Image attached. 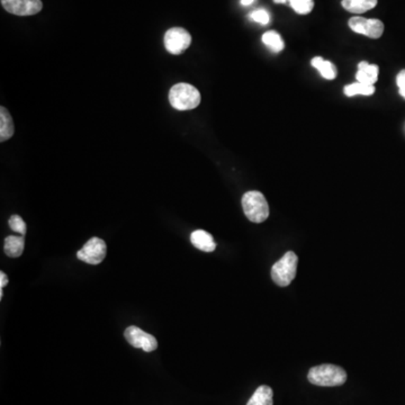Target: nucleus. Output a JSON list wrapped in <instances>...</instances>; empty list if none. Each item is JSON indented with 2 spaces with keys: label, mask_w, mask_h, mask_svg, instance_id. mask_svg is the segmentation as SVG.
<instances>
[{
  "label": "nucleus",
  "mask_w": 405,
  "mask_h": 405,
  "mask_svg": "<svg viewBox=\"0 0 405 405\" xmlns=\"http://www.w3.org/2000/svg\"><path fill=\"white\" fill-rule=\"evenodd\" d=\"M9 228H11L14 232L20 233V235H26V224L23 221V218L18 216H11L8 221Z\"/></svg>",
  "instance_id": "obj_20"
},
{
  "label": "nucleus",
  "mask_w": 405,
  "mask_h": 405,
  "mask_svg": "<svg viewBox=\"0 0 405 405\" xmlns=\"http://www.w3.org/2000/svg\"><path fill=\"white\" fill-rule=\"evenodd\" d=\"M311 65L321 73V76L327 80H333L337 77V68L332 62L325 61L321 56H316L311 61Z\"/></svg>",
  "instance_id": "obj_16"
},
{
  "label": "nucleus",
  "mask_w": 405,
  "mask_h": 405,
  "mask_svg": "<svg viewBox=\"0 0 405 405\" xmlns=\"http://www.w3.org/2000/svg\"><path fill=\"white\" fill-rule=\"evenodd\" d=\"M254 0H241V5L242 6H250L254 3Z\"/></svg>",
  "instance_id": "obj_24"
},
{
  "label": "nucleus",
  "mask_w": 405,
  "mask_h": 405,
  "mask_svg": "<svg viewBox=\"0 0 405 405\" xmlns=\"http://www.w3.org/2000/svg\"><path fill=\"white\" fill-rule=\"evenodd\" d=\"M243 212L254 223H263L269 216V206L263 194L251 190L242 197Z\"/></svg>",
  "instance_id": "obj_3"
},
{
  "label": "nucleus",
  "mask_w": 405,
  "mask_h": 405,
  "mask_svg": "<svg viewBox=\"0 0 405 405\" xmlns=\"http://www.w3.org/2000/svg\"><path fill=\"white\" fill-rule=\"evenodd\" d=\"M263 42L275 54H280L285 48V43L282 41L280 33L275 31L266 32L263 35Z\"/></svg>",
  "instance_id": "obj_17"
},
{
  "label": "nucleus",
  "mask_w": 405,
  "mask_h": 405,
  "mask_svg": "<svg viewBox=\"0 0 405 405\" xmlns=\"http://www.w3.org/2000/svg\"><path fill=\"white\" fill-rule=\"evenodd\" d=\"M169 101L175 109L189 111L201 104V94L192 85L180 82L175 85L169 92Z\"/></svg>",
  "instance_id": "obj_2"
},
{
  "label": "nucleus",
  "mask_w": 405,
  "mask_h": 405,
  "mask_svg": "<svg viewBox=\"0 0 405 405\" xmlns=\"http://www.w3.org/2000/svg\"><path fill=\"white\" fill-rule=\"evenodd\" d=\"M397 84L399 87V92L405 99V70L401 71L397 77Z\"/></svg>",
  "instance_id": "obj_22"
},
{
  "label": "nucleus",
  "mask_w": 405,
  "mask_h": 405,
  "mask_svg": "<svg viewBox=\"0 0 405 405\" xmlns=\"http://www.w3.org/2000/svg\"><path fill=\"white\" fill-rule=\"evenodd\" d=\"M341 5L352 14H363L378 6V0H342Z\"/></svg>",
  "instance_id": "obj_12"
},
{
  "label": "nucleus",
  "mask_w": 405,
  "mask_h": 405,
  "mask_svg": "<svg viewBox=\"0 0 405 405\" xmlns=\"http://www.w3.org/2000/svg\"><path fill=\"white\" fill-rule=\"evenodd\" d=\"M297 263L299 258L293 251L286 252L271 268V278L275 284L280 287H286L293 282L297 276Z\"/></svg>",
  "instance_id": "obj_4"
},
{
  "label": "nucleus",
  "mask_w": 405,
  "mask_h": 405,
  "mask_svg": "<svg viewBox=\"0 0 405 405\" xmlns=\"http://www.w3.org/2000/svg\"><path fill=\"white\" fill-rule=\"evenodd\" d=\"M106 243L101 239L94 238L87 241L81 250L77 252V257L89 265H98L106 257Z\"/></svg>",
  "instance_id": "obj_5"
},
{
  "label": "nucleus",
  "mask_w": 405,
  "mask_h": 405,
  "mask_svg": "<svg viewBox=\"0 0 405 405\" xmlns=\"http://www.w3.org/2000/svg\"><path fill=\"white\" fill-rule=\"evenodd\" d=\"M24 237H16V235H9L5 239V244H4V250L5 254L11 258L20 257V254L24 251Z\"/></svg>",
  "instance_id": "obj_14"
},
{
  "label": "nucleus",
  "mask_w": 405,
  "mask_h": 405,
  "mask_svg": "<svg viewBox=\"0 0 405 405\" xmlns=\"http://www.w3.org/2000/svg\"><path fill=\"white\" fill-rule=\"evenodd\" d=\"M349 27L357 34H361L370 39H380L384 33V24L380 20H368L363 17H351Z\"/></svg>",
  "instance_id": "obj_8"
},
{
  "label": "nucleus",
  "mask_w": 405,
  "mask_h": 405,
  "mask_svg": "<svg viewBox=\"0 0 405 405\" xmlns=\"http://www.w3.org/2000/svg\"><path fill=\"white\" fill-rule=\"evenodd\" d=\"M308 380L314 385L333 387V386H340L346 383L347 373L341 367L324 363V365L311 368Z\"/></svg>",
  "instance_id": "obj_1"
},
{
  "label": "nucleus",
  "mask_w": 405,
  "mask_h": 405,
  "mask_svg": "<svg viewBox=\"0 0 405 405\" xmlns=\"http://www.w3.org/2000/svg\"><path fill=\"white\" fill-rule=\"evenodd\" d=\"M273 397H274V392L271 387L261 385L256 390L247 405H273L274 404Z\"/></svg>",
  "instance_id": "obj_15"
},
{
  "label": "nucleus",
  "mask_w": 405,
  "mask_h": 405,
  "mask_svg": "<svg viewBox=\"0 0 405 405\" xmlns=\"http://www.w3.org/2000/svg\"><path fill=\"white\" fill-rule=\"evenodd\" d=\"M192 37L188 31L182 27H173L165 34V48L169 54H182L189 48Z\"/></svg>",
  "instance_id": "obj_6"
},
{
  "label": "nucleus",
  "mask_w": 405,
  "mask_h": 405,
  "mask_svg": "<svg viewBox=\"0 0 405 405\" xmlns=\"http://www.w3.org/2000/svg\"><path fill=\"white\" fill-rule=\"evenodd\" d=\"M124 337L132 347L144 350L146 352L154 351L158 348L157 339L135 325L127 328L124 332Z\"/></svg>",
  "instance_id": "obj_7"
},
{
  "label": "nucleus",
  "mask_w": 405,
  "mask_h": 405,
  "mask_svg": "<svg viewBox=\"0 0 405 405\" xmlns=\"http://www.w3.org/2000/svg\"><path fill=\"white\" fill-rule=\"evenodd\" d=\"M7 284H8V277H7V275H6L4 271H1V273H0V289H4V287H5Z\"/></svg>",
  "instance_id": "obj_23"
},
{
  "label": "nucleus",
  "mask_w": 405,
  "mask_h": 405,
  "mask_svg": "<svg viewBox=\"0 0 405 405\" xmlns=\"http://www.w3.org/2000/svg\"><path fill=\"white\" fill-rule=\"evenodd\" d=\"M291 7L299 15H308L314 8V0H294Z\"/></svg>",
  "instance_id": "obj_19"
},
{
  "label": "nucleus",
  "mask_w": 405,
  "mask_h": 405,
  "mask_svg": "<svg viewBox=\"0 0 405 405\" xmlns=\"http://www.w3.org/2000/svg\"><path fill=\"white\" fill-rule=\"evenodd\" d=\"M288 1H289V4L293 3L294 0H288Z\"/></svg>",
  "instance_id": "obj_26"
},
{
  "label": "nucleus",
  "mask_w": 405,
  "mask_h": 405,
  "mask_svg": "<svg viewBox=\"0 0 405 405\" xmlns=\"http://www.w3.org/2000/svg\"><path fill=\"white\" fill-rule=\"evenodd\" d=\"M344 95L348 97H354V96L363 95L370 96L375 92V87L370 85L361 84V82H355V84L348 85L344 87Z\"/></svg>",
  "instance_id": "obj_18"
},
{
  "label": "nucleus",
  "mask_w": 405,
  "mask_h": 405,
  "mask_svg": "<svg viewBox=\"0 0 405 405\" xmlns=\"http://www.w3.org/2000/svg\"><path fill=\"white\" fill-rule=\"evenodd\" d=\"M14 122L5 107L0 108V142L9 140L14 135Z\"/></svg>",
  "instance_id": "obj_13"
},
{
  "label": "nucleus",
  "mask_w": 405,
  "mask_h": 405,
  "mask_svg": "<svg viewBox=\"0 0 405 405\" xmlns=\"http://www.w3.org/2000/svg\"><path fill=\"white\" fill-rule=\"evenodd\" d=\"M288 0H274L275 4H285L287 3Z\"/></svg>",
  "instance_id": "obj_25"
},
{
  "label": "nucleus",
  "mask_w": 405,
  "mask_h": 405,
  "mask_svg": "<svg viewBox=\"0 0 405 405\" xmlns=\"http://www.w3.org/2000/svg\"><path fill=\"white\" fill-rule=\"evenodd\" d=\"M6 11L16 16H32L42 11L41 0H0Z\"/></svg>",
  "instance_id": "obj_9"
},
{
  "label": "nucleus",
  "mask_w": 405,
  "mask_h": 405,
  "mask_svg": "<svg viewBox=\"0 0 405 405\" xmlns=\"http://www.w3.org/2000/svg\"><path fill=\"white\" fill-rule=\"evenodd\" d=\"M190 241L193 243V246L201 251L213 252L216 248V243L212 235L204 230L194 231L190 235Z\"/></svg>",
  "instance_id": "obj_11"
},
{
  "label": "nucleus",
  "mask_w": 405,
  "mask_h": 405,
  "mask_svg": "<svg viewBox=\"0 0 405 405\" xmlns=\"http://www.w3.org/2000/svg\"><path fill=\"white\" fill-rule=\"evenodd\" d=\"M250 18L254 22L259 23L261 25H267L270 20L268 11H265V9H257V11H252L250 14Z\"/></svg>",
  "instance_id": "obj_21"
},
{
  "label": "nucleus",
  "mask_w": 405,
  "mask_h": 405,
  "mask_svg": "<svg viewBox=\"0 0 405 405\" xmlns=\"http://www.w3.org/2000/svg\"><path fill=\"white\" fill-rule=\"evenodd\" d=\"M380 68L376 65H369L368 62L363 61L358 65V71L356 73V79L361 84L374 86L378 81Z\"/></svg>",
  "instance_id": "obj_10"
}]
</instances>
